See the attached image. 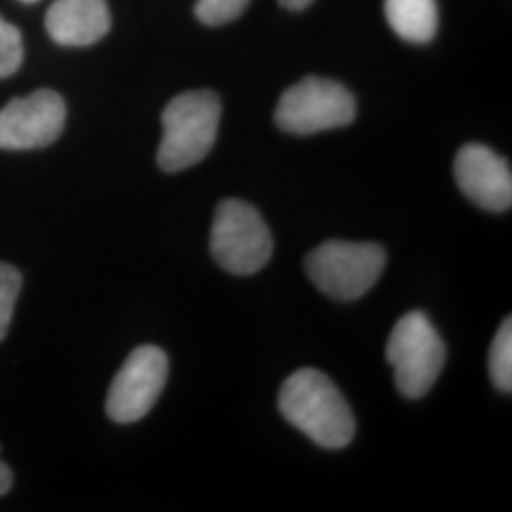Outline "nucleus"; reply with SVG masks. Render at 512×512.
<instances>
[{"label": "nucleus", "instance_id": "ddd939ff", "mask_svg": "<svg viewBox=\"0 0 512 512\" xmlns=\"http://www.w3.org/2000/svg\"><path fill=\"white\" fill-rule=\"evenodd\" d=\"M21 285L23 277L18 268L0 262V342L6 338L10 329Z\"/></svg>", "mask_w": 512, "mask_h": 512}, {"label": "nucleus", "instance_id": "f257e3e1", "mask_svg": "<svg viewBox=\"0 0 512 512\" xmlns=\"http://www.w3.org/2000/svg\"><path fill=\"white\" fill-rule=\"evenodd\" d=\"M277 404L283 418L321 448L340 450L355 437V418L346 397L317 368L291 374L281 385Z\"/></svg>", "mask_w": 512, "mask_h": 512}, {"label": "nucleus", "instance_id": "f3484780", "mask_svg": "<svg viewBox=\"0 0 512 512\" xmlns=\"http://www.w3.org/2000/svg\"><path fill=\"white\" fill-rule=\"evenodd\" d=\"M279 2H281V6L287 8V10L300 12V10H306L313 0H279Z\"/></svg>", "mask_w": 512, "mask_h": 512}, {"label": "nucleus", "instance_id": "9b49d317", "mask_svg": "<svg viewBox=\"0 0 512 512\" xmlns=\"http://www.w3.org/2000/svg\"><path fill=\"white\" fill-rule=\"evenodd\" d=\"M385 18L395 35L425 44L437 35L439 6L437 0H385Z\"/></svg>", "mask_w": 512, "mask_h": 512}, {"label": "nucleus", "instance_id": "1a4fd4ad", "mask_svg": "<svg viewBox=\"0 0 512 512\" xmlns=\"http://www.w3.org/2000/svg\"><path fill=\"white\" fill-rule=\"evenodd\" d=\"M454 177L459 190L484 211L505 213L512 205V173L509 162L492 148L471 143L458 152Z\"/></svg>", "mask_w": 512, "mask_h": 512}, {"label": "nucleus", "instance_id": "0eeeda50", "mask_svg": "<svg viewBox=\"0 0 512 512\" xmlns=\"http://www.w3.org/2000/svg\"><path fill=\"white\" fill-rule=\"evenodd\" d=\"M169 361L164 349L141 346L129 353L107 395V414L114 423L143 420L164 391Z\"/></svg>", "mask_w": 512, "mask_h": 512}, {"label": "nucleus", "instance_id": "39448f33", "mask_svg": "<svg viewBox=\"0 0 512 512\" xmlns=\"http://www.w3.org/2000/svg\"><path fill=\"white\" fill-rule=\"evenodd\" d=\"M209 245L215 262L234 275L260 272L274 253L270 228L251 203L241 200L219 203Z\"/></svg>", "mask_w": 512, "mask_h": 512}, {"label": "nucleus", "instance_id": "f8f14e48", "mask_svg": "<svg viewBox=\"0 0 512 512\" xmlns=\"http://www.w3.org/2000/svg\"><path fill=\"white\" fill-rule=\"evenodd\" d=\"M488 366H490V376L495 387L503 393L512 391V321L507 317L501 327L495 334L492 348H490V357H488Z\"/></svg>", "mask_w": 512, "mask_h": 512}, {"label": "nucleus", "instance_id": "4468645a", "mask_svg": "<svg viewBox=\"0 0 512 512\" xmlns=\"http://www.w3.org/2000/svg\"><path fill=\"white\" fill-rule=\"evenodd\" d=\"M23 63V38L18 27L0 18V78L19 71Z\"/></svg>", "mask_w": 512, "mask_h": 512}, {"label": "nucleus", "instance_id": "20e7f679", "mask_svg": "<svg viewBox=\"0 0 512 512\" xmlns=\"http://www.w3.org/2000/svg\"><path fill=\"white\" fill-rule=\"evenodd\" d=\"M385 359L393 368L399 393L406 399H421L439 380L446 346L423 311H408L389 334Z\"/></svg>", "mask_w": 512, "mask_h": 512}, {"label": "nucleus", "instance_id": "6e6552de", "mask_svg": "<svg viewBox=\"0 0 512 512\" xmlns=\"http://www.w3.org/2000/svg\"><path fill=\"white\" fill-rule=\"evenodd\" d=\"M67 107L54 90H38L10 101L0 110V148L35 150L50 147L65 128Z\"/></svg>", "mask_w": 512, "mask_h": 512}, {"label": "nucleus", "instance_id": "9d476101", "mask_svg": "<svg viewBox=\"0 0 512 512\" xmlns=\"http://www.w3.org/2000/svg\"><path fill=\"white\" fill-rule=\"evenodd\" d=\"M109 29L105 0H55L46 14V31L61 46H92Z\"/></svg>", "mask_w": 512, "mask_h": 512}, {"label": "nucleus", "instance_id": "423d86ee", "mask_svg": "<svg viewBox=\"0 0 512 512\" xmlns=\"http://www.w3.org/2000/svg\"><path fill=\"white\" fill-rule=\"evenodd\" d=\"M357 105L342 84L306 76L281 95L275 109V124L293 135L344 128L355 120Z\"/></svg>", "mask_w": 512, "mask_h": 512}, {"label": "nucleus", "instance_id": "a211bd4d", "mask_svg": "<svg viewBox=\"0 0 512 512\" xmlns=\"http://www.w3.org/2000/svg\"><path fill=\"white\" fill-rule=\"evenodd\" d=\"M21 2H27V4H31V2H38V0H21Z\"/></svg>", "mask_w": 512, "mask_h": 512}, {"label": "nucleus", "instance_id": "dca6fc26", "mask_svg": "<svg viewBox=\"0 0 512 512\" xmlns=\"http://www.w3.org/2000/svg\"><path fill=\"white\" fill-rule=\"evenodd\" d=\"M12 484H14V475H12L10 467L0 461V495L8 494Z\"/></svg>", "mask_w": 512, "mask_h": 512}, {"label": "nucleus", "instance_id": "7ed1b4c3", "mask_svg": "<svg viewBox=\"0 0 512 512\" xmlns=\"http://www.w3.org/2000/svg\"><path fill=\"white\" fill-rule=\"evenodd\" d=\"M384 247L378 243L330 239L306 256L304 268L311 283L338 302L365 296L385 270Z\"/></svg>", "mask_w": 512, "mask_h": 512}, {"label": "nucleus", "instance_id": "2eb2a0df", "mask_svg": "<svg viewBox=\"0 0 512 512\" xmlns=\"http://www.w3.org/2000/svg\"><path fill=\"white\" fill-rule=\"evenodd\" d=\"M251 0H198L196 2V18L207 27H219L238 19Z\"/></svg>", "mask_w": 512, "mask_h": 512}, {"label": "nucleus", "instance_id": "f03ea898", "mask_svg": "<svg viewBox=\"0 0 512 512\" xmlns=\"http://www.w3.org/2000/svg\"><path fill=\"white\" fill-rule=\"evenodd\" d=\"M220 101L209 90L179 93L164 112V137L158 148V165L165 173H179L200 164L215 147L219 135Z\"/></svg>", "mask_w": 512, "mask_h": 512}]
</instances>
